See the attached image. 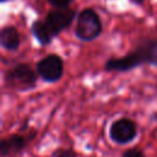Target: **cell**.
Instances as JSON below:
<instances>
[{
	"label": "cell",
	"mask_w": 157,
	"mask_h": 157,
	"mask_svg": "<svg viewBox=\"0 0 157 157\" xmlns=\"http://www.w3.org/2000/svg\"><path fill=\"white\" fill-rule=\"evenodd\" d=\"M142 65L157 66V38H145L131 52L108 58L103 67L109 72H128Z\"/></svg>",
	"instance_id": "6da1fadb"
},
{
	"label": "cell",
	"mask_w": 157,
	"mask_h": 157,
	"mask_svg": "<svg viewBox=\"0 0 157 157\" xmlns=\"http://www.w3.org/2000/svg\"><path fill=\"white\" fill-rule=\"evenodd\" d=\"M76 16V11L71 7L50 10L44 20H34L31 23V32L40 45H49L54 38L72 25Z\"/></svg>",
	"instance_id": "7a4b0ae2"
},
{
	"label": "cell",
	"mask_w": 157,
	"mask_h": 157,
	"mask_svg": "<svg viewBox=\"0 0 157 157\" xmlns=\"http://www.w3.org/2000/svg\"><path fill=\"white\" fill-rule=\"evenodd\" d=\"M4 83L7 88L17 92H27L37 86L39 78L36 69L27 63H17L4 71Z\"/></svg>",
	"instance_id": "3957f363"
},
{
	"label": "cell",
	"mask_w": 157,
	"mask_h": 157,
	"mask_svg": "<svg viewBox=\"0 0 157 157\" xmlns=\"http://www.w3.org/2000/svg\"><path fill=\"white\" fill-rule=\"evenodd\" d=\"M103 32V23L93 7H85L77 13L76 26L74 29L75 37L83 42H93Z\"/></svg>",
	"instance_id": "277c9868"
},
{
	"label": "cell",
	"mask_w": 157,
	"mask_h": 157,
	"mask_svg": "<svg viewBox=\"0 0 157 157\" xmlns=\"http://www.w3.org/2000/svg\"><path fill=\"white\" fill-rule=\"evenodd\" d=\"M25 130L26 126L22 128L21 131L11 134L0 141V157H18L28 147L37 136V130Z\"/></svg>",
	"instance_id": "5b68a950"
},
{
	"label": "cell",
	"mask_w": 157,
	"mask_h": 157,
	"mask_svg": "<svg viewBox=\"0 0 157 157\" xmlns=\"http://www.w3.org/2000/svg\"><path fill=\"white\" fill-rule=\"evenodd\" d=\"M36 71L43 82L55 83L64 75V60L59 54H47L36 63Z\"/></svg>",
	"instance_id": "8992f818"
},
{
	"label": "cell",
	"mask_w": 157,
	"mask_h": 157,
	"mask_svg": "<svg viewBox=\"0 0 157 157\" xmlns=\"http://www.w3.org/2000/svg\"><path fill=\"white\" fill-rule=\"evenodd\" d=\"M139 134V128L135 120L128 118V117H121L115 119L108 130L109 139L118 144V145H128L132 142Z\"/></svg>",
	"instance_id": "52a82bcc"
},
{
	"label": "cell",
	"mask_w": 157,
	"mask_h": 157,
	"mask_svg": "<svg viewBox=\"0 0 157 157\" xmlns=\"http://www.w3.org/2000/svg\"><path fill=\"white\" fill-rule=\"evenodd\" d=\"M21 44L18 29L12 25H6L0 31V45L9 52H16Z\"/></svg>",
	"instance_id": "ba28073f"
},
{
	"label": "cell",
	"mask_w": 157,
	"mask_h": 157,
	"mask_svg": "<svg viewBox=\"0 0 157 157\" xmlns=\"http://www.w3.org/2000/svg\"><path fill=\"white\" fill-rule=\"evenodd\" d=\"M50 157H77V153H76L72 148H64V147H60V148L54 150Z\"/></svg>",
	"instance_id": "9c48e42d"
},
{
	"label": "cell",
	"mask_w": 157,
	"mask_h": 157,
	"mask_svg": "<svg viewBox=\"0 0 157 157\" xmlns=\"http://www.w3.org/2000/svg\"><path fill=\"white\" fill-rule=\"evenodd\" d=\"M121 157H146V155L140 147H130L121 153Z\"/></svg>",
	"instance_id": "30bf717a"
},
{
	"label": "cell",
	"mask_w": 157,
	"mask_h": 157,
	"mask_svg": "<svg viewBox=\"0 0 157 157\" xmlns=\"http://www.w3.org/2000/svg\"><path fill=\"white\" fill-rule=\"evenodd\" d=\"M53 9H66L74 2V0H47Z\"/></svg>",
	"instance_id": "8fae6325"
},
{
	"label": "cell",
	"mask_w": 157,
	"mask_h": 157,
	"mask_svg": "<svg viewBox=\"0 0 157 157\" xmlns=\"http://www.w3.org/2000/svg\"><path fill=\"white\" fill-rule=\"evenodd\" d=\"M135 4H137V5H141V4H144L145 2V0H132Z\"/></svg>",
	"instance_id": "7c38bea8"
},
{
	"label": "cell",
	"mask_w": 157,
	"mask_h": 157,
	"mask_svg": "<svg viewBox=\"0 0 157 157\" xmlns=\"http://www.w3.org/2000/svg\"><path fill=\"white\" fill-rule=\"evenodd\" d=\"M1 2H9V1H12V0H0Z\"/></svg>",
	"instance_id": "4fadbf2b"
}]
</instances>
